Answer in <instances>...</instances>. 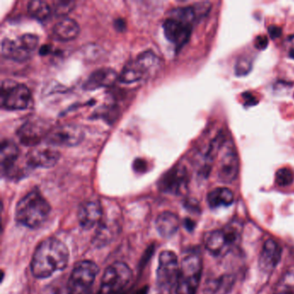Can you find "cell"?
I'll return each mask as SVG.
<instances>
[{
	"label": "cell",
	"mask_w": 294,
	"mask_h": 294,
	"mask_svg": "<svg viewBox=\"0 0 294 294\" xmlns=\"http://www.w3.org/2000/svg\"><path fill=\"white\" fill-rule=\"evenodd\" d=\"M188 174L187 168L175 166L164 174L159 182V188L164 193L179 195L187 190Z\"/></svg>",
	"instance_id": "obj_13"
},
{
	"label": "cell",
	"mask_w": 294,
	"mask_h": 294,
	"mask_svg": "<svg viewBox=\"0 0 294 294\" xmlns=\"http://www.w3.org/2000/svg\"><path fill=\"white\" fill-rule=\"evenodd\" d=\"M69 252L66 245L56 238H47L37 246L31 261L34 276L44 279L62 270L69 262Z\"/></svg>",
	"instance_id": "obj_1"
},
{
	"label": "cell",
	"mask_w": 294,
	"mask_h": 294,
	"mask_svg": "<svg viewBox=\"0 0 294 294\" xmlns=\"http://www.w3.org/2000/svg\"><path fill=\"white\" fill-rule=\"evenodd\" d=\"M131 279V270L127 264H111L103 275L98 294H125Z\"/></svg>",
	"instance_id": "obj_6"
},
{
	"label": "cell",
	"mask_w": 294,
	"mask_h": 294,
	"mask_svg": "<svg viewBox=\"0 0 294 294\" xmlns=\"http://www.w3.org/2000/svg\"><path fill=\"white\" fill-rule=\"evenodd\" d=\"M161 66L159 57L152 51H145L124 66L119 80L125 84L137 82L154 75Z\"/></svg>",
	"instance_id": "obj_3"
},
{
	"label": "cell",
	"mask_w": 294,
	"mask_h": 294,
	"mask_svg": "<svg viewBox=\"0 0 294 294\" xmlns=\"http://www.w3.org/2000/svg\"><path fill=\"white\" fill-rule=\"evenodd\" d=\"M117 233V227L110 223H104L99 226L95 236L96 246H104L110 242Z\"/></svg>",
	"instance_id": "obj_26"
},
{
	"label": "cell",
	"mask_w": 294,
	"mask_h": 294,
	"mask_svg": "<svg viewBox=\"0 0 294 294\" xmlns=\"http://www.w3.org/2000/svg\"><path fill=\"white\" fill-rule=\"evenodd\" d=\"M286 41H287V43L291 45V49H293L294 48V35L293 36H289L288 38L286 39Z\"/></svg>",
	"instance_id": "obj_37"
},
{
	"label": "cell",
	"mask_w": 294,
	"mask_h": 294,
	"mask_svg": "<svg viewBox=\"0 0 294 294\" xmlns=\"http://www.w3.org/2000/svg\"><path fill=\"white\" fill-rule=\"evenodd\" d=\"M53 12L57 16H65L75 8V2L74 1H55L53 3Z\"/></svg>",
	"instance_id": "obj_29"
},
{
	"label": "cell",
	"mask_w": 294,
	"mask_h": 294,
	"mask_svg": "<svg viewBox=\"0 0 294 294\" xmlns=\"http://www.w3.org/2000/svg\"><path fill=\"white\" fill-rule=\"evenodd\" d=\"M30 89L19 83L6 80L1 84V106L9 110H25L31 104Z\"/></svg>",
	"instance_id": "obj_8"
},
{
	"label": "cell",
	"mask_w": 294,
	"mask_h": 294,
	"mask_svg": "<svg viewBox=\"0 0 294 294\" xmlns=\"http://www.w3.org/2000/svg\"><path fill=\"white\" fill-rule=\"evenodd\" d=\"M103 209L97 201H87L80 206L78 212V220L84 230H90L101 221Z\"/></svg>",
	"instance_id": "obj_17"
},
{
	"label": "cell",
	"mask_w": 294,
	"mask_h": 294,
	"mask_svg": "<svg viewBox=\"0 0 294 294\" xmlns=\"http://www.w3.org/2000/svg\"><path fill=\"white\" fill-rule=\"evenodd\" d=\"M275 294H294V272L283 275L278 282Z\"/></svg>",
	"instance_id": "obj_27"
},
{
	"label": "cell",
	"mask_w": 294,
	"mask_h": 294,
	"mask_svg": "<svg viewBox=\"0 0 294 294\" xmlns=\"http://www.w3.org/2000/svg\"><path fill=\"white\" fill-rule=\"evenodd\" d=\"M84 139V132L76 124H62L50 129L46 138V143L59 147H75Z\"/></svg>",
	"instance_id": "obj_10"
},
{
	"label": "cell",
	"mask_w": 294,
	"mask_h": 294,
	"mask_svg": "<svg viewBox=\"0 0 294 294\" xmlns=\"http://www.w3.org/2000/svg\"><path fill=\"white\" fill-rule=\"evenodd\" d=\"M203 263L198 254H190L184 257L179 266L176 294H196L200 282Z\"/></svg>",
	"instance_id": "obj_4"
},
{
	"label": "cell",
	"mask_w": 294,
	"mask_h": 294,
	"mask_svg": "<svg viewBox=\"0 0 294 294\" xmlns=\"http://www.w3.org/2000/svg\"><path fill=\"white\" fill-rule=\"evenodd\" d=\"M50 129L41 122L30 121L25 123L17 131L19 140L25 146H36L43 138L46 139Z\"/></svg>",
	"instance_id": "obj_16"
},
{
	"label": "cell",
	"mask_w": 294,
	"mask_h": 294,
	"mask_svg": "<svg viewBox=\"0 0 294 294\" xmlns=\"http://www.w3.org/2000/svg\"><path fill=\"white\" fill-rule=\"evenodd\" d=\"M239 239L238 227L230 224L222 230L207 233L205 237V246L210 253L220 256L237 245Z\"/></svg>",
	"instance_id": "obj_9"
},
{
	"label": "cell",
	"mask_w": 294,
	"mask_h": 294,
	"mask_svg": "<svg viewBox=\"0 0 294 294\" xmlns=\"http://www.w3.org/2000/svg\"><path fill=\"white\" fill-rule=\"evenodd\" d=\"M28 12L38 21H45L51 16L53 10L46 1L33 0L28 4Z\"/></svg>",
	"instance_id": "obj_24"
},
{
	"label": "cell",
	"mask_w": 294,
	"mask_h": 294,
	"mask_svg": "<svg viewBox=\"0 0 294 294\" xmlns=\"http://www.w3.org/2000/svg\"><path fill=\"white\" fill-rule=\"evenodd\" d=\"M119 75L111 69H99L92 73L86 79L83 88L85 91H94L102 87H109L119 80Z\"/></svg>",
	"instance_id": "obj_19"
},
{
	"label": "cell",
	"mask_w": 294,
	"mask_h": 294,
	"mask_svg": "<svg viewBox=\"0 0 294 294\" xmlns=\"http://www.w3.org/2000/svg\"><path fill=\"white\" fill-rule=\"evenodd\" d=\"M19 157V149L17 146L10 141H4L0 149V166L3 175L12 177L14 168Z\"/></svg>",
	"instance_id": "obj_20"
},
{
	"label": "cell",
	"mask_w": 294,
	"mask_h": 294,
	"mask_svg": "<svg viewBox=\"0 0 294 294\" xmlns=\"http://www.w3.org/2000/svg\"><path fill=\"white\" fill-rule=\"evenodd\" d=\"M288 56L289 57L291 58V59H293L294 60V48L293 49H291L290 51H289Z\"/></svg>",
	"instance_id": "obj_39"
},
{
	"label": "cell",
	"mask_w": 294,
	"mask_h": 294,
	"mask_svg": "<svg viewBox=\"0 0 294 294\" xmlns=\"http://www.w3.org/2000/svg\"><path fill=\"white\" fill-rule=\"evenodd\" d=\"M267 46H268V38L267 36L261 35V36L256 37V40H255V47L257 50H265V49H267Z\"/></svg>",
	"instance_id": "obj_31"
},
{
	"label": "cell",
	"mask_w": 294,
	"mask_h": 294,
	"mask_svg": "<svg viewBox=\"0 0 294 294\" xmlns=\"http://www.w3.org/2000/svg\"><path fill=\"white\" fill-rule=\"evenodd\" d=\"M32 52L33 51L22 36L17 39L5 38L1 42V54L4 57L12 61L18 62L27 61Z\"/></svg>",
	"instance_id": "obj_14"
},
{
	"label": "cell",
	"mask_w": 294,
	"mask_h": 294,
	"mask_svg": "<svg viewBox=\"0 0 294 294\" xmlns=\"http://www.w3.org/2000/svg\"><path fill=\"white\" fill-rule=\"evenodd\" d=\"M155 225L157 231L162 237L170 238L179 230V217L173 212H163L157 217Z\"/></svg>",
	"instance_id": "obj_22"
},
{
	"label": "cell",
	"mask_w": 294,
	"mask_h": 294,
	"mask_svg": "<svg viewBox=\"0 0 294 294\" xmlns=\"http://www.w3.org/2000/svg\"><path fill=\"white\" fill-rule=\"evenodd\" d=\"M147 167H148V164L146 163V161L141 159V158L135 160L134 163H133V168H134V170L137 171L138 173H141V172H145Z\"/></svg>",
	"instance_id": "obj_33"
},
{
	"label": "cell",
	"mask_w": 294,
	"mask_h": 294,
	"mask_svg": "<svg viewBox=\"0 0 294 294\" xmlns=\"http://www.w3.org/2000/svg\"><path fill=\"white\" fill-rule=\"evenodd\" d=\"M163 28L166 38L177 49L183 47L189 41L193 31V25L172 17L164 21Z\"/></svg>",
	"instance_id": "obj_12"
},
{
	"label": "cell",
	"mask_w": 294,
	"mask_h": 294,
	"mask_svg": "<svg viewBox=\"0 0 294 294\" xmlns=\"http://www.w3.org/2000/svg\"><path fill=\"white\" fill-rule=\"evenodd\" d=\"M41 294H59L58 293V291L55 287H52V286H48L46 288L43 289V291L41 292Z\"/></svg>",
	"instance_id": "obj_36"
},
{
	"label": "cell",
	"mask_w": 294,
	"mask_h": 294,
	"mask_svg": "<svg viewBox=\"0 0 294 294\" xmlns=\"http://www.w3.org/2000/svg\"><path fill=\"white\" fill-rule=\"evenodd\" d=\"M148 292V287L146 286V287H143V288L141 289L139 291H137L135 294H147Z\"/></svg>",
	"instance_id": "obj_38"
},
{
	"label": "cell",
	"mask_w": 294,
	"mask_h": 294,
	"mask_svg": "<svg viewBox=\"0 0 294 294\" xmlns=\"http://www.w3.org/2000/svg\"><path fill=\"white\" fill-rule=\"evenodd\" d=\"M179 265L175 254L163 251L159 257L156 273L157 294H172L179 277Z\"/></svg>",
	"instance_id": "obj_5"
},
{
	"label": "cell",
	"mask_w": 294,
	"mask_h": 294,
	"mask_svg": "<svg viewBox=\"0 0 294 294\" xmlns=\"http://www.w3.org/2000/svg\"><path fill=\"white\" fill-rule=\"evenodd\" d=\"M232 278L228 275L210 281L206 286L205 294H224L231 289Z\"/></svg>",
	"instance_id": "obj_25"
},
{
	"label": "cell",
	"mask_w": 294,
	"mask_h": 294,
	"mask_svg": "<svg viewBox=\"0 0 294 294\" xmlns=\"http://www.w3.org/2000/svg\"><path fill=\"white\" fill-rule=\"evenodd\" d=\"M50 210L46 198L37 190H33L17 203L16 220L17 223L29 228H37L45 223Z\"/></svg>",
	"instance_id": "obj_2"
},
{
	"label": "cell",
	"mask_w": 294,
	"mask_h": 294,
	"mask_svg": "<svg viewBox=\"0 0 294 294\" xmlns=\"http://www.w3.org/2000/svg\"><path fill=\"white\" fill-rule=\"evenodd\" d=\"M242 99H244L245 105H248V106H252V105H257L258 103V99L256 96H254L253 94L247 92L242 94Z\"/></svg>",
	"instance_id": "obj_32"
},
{
	"label": "cell",
	"mask_w": 294,
	"mask_h": 294,
	"mask_svg": "<svg viewBox=\"0 0 294 294\" xmlns=\"http://www.w3.org/2000/svg\"><path fill=\"white\" fill-rule=\"evenodd\" d=\"M61 154L51 147H38L31 150L26 157L30 168H52L58 163Z\"/></svg>",
	"instance_id": "obj_15"
},
{
	"label": "cell",
	"mask_w": 294,
	"mask_h": 294,
	"mask_svg": "<svg viewBox=\"0 0 294 294\" xmlns=\"http://www.w3.org/2000/svg\"><path fill=\"white\" fill-rule=\"evenodd\" d=\"M275 182L279 187H288L293 182V173L289 168H281L275 174Z\"/></svg>",
	"instance_id": "obj_28"
},
{
	"label": "cell",
	"mask_w": 294,
	"mask_h": 294,
	"mask_svg": "<svg viewBox=\"0 0 294 294\" xmlns=\"http://www.w3.org/2000/svg\"><path fill=\"white\" fill-rule=\"evenodd\" d=\"M99 267L94 261L78 262L69 277L66 291L67 294H91Z\"/></svg>",
	"instance_id": "obj_7"
},
{
	"label": "cell",
	"mask_w": 294,
	"mask_h": 294,
	"mask_svg": "<svg viewBox=\"0 0 294 294\" xmlns=\"http://www.w3.org/2000/svg\"><path fill=\"white\" fill-rule=\"evenodd\" d=\"M252 62L247 57H241L235 66V73L237 76H243L251 71Z\"/></svg>",
	"instance_id": "obj_30"
},
{
	"label": "cell",
	"mask_w": 294,
	"mask_h": 294,
	"mask_svg": "<svg viewBox=\"0 0 294 294\" xmlns=\"http://www.w3.org/2000/svg\"><path fill=\"white\" fill-rule=\"evenodd\" d=\"M223 149L217 168V177L220 182L231 183L237 179L239 173V160L235 146L231 141L224 142Z\"/></svg>",
	"instance_id": "obj_11"
},
{
	"label": "cell",
	"mask_w": 294,
	"mask_h": 294,
	"mask_svg": "<svg viewBox=\"0 0 294 294\" xmlns=\"http://www.w3.org/2000/svg\"><path fill=\"white\" fill-rule=\"evenodd\" d=\"M281 247L274 240H267L259 257V267L264 273L272 272L281 261Z\"/></svg>",
	"instance_id": "obj_18"
},
{
	"label": "cell",
	"mask_w": 294,
	"mask_h": 294,
	"mask_svg": "<svg viewBox=\"0 0 294 294\" xmlns=\"http://www.w3.org/2000/svg\"><path fill=\"white\" fill-rule=\"evenodd\" d=\"M115 27L119 31H124V29H125V22L123 19L116 20Z\"/></svg>",
	"instance_id": "obj_35"
},
{
	"label": "cell",
	"mask_w": 294,
	"mask_h": 294,
	"mask_svg": "<svg viewBox=\"0 0 294 294\" xmlns=\"http://www.w3.org/2000/svg\"><path fill=\"white\" fill-rule=\"evenodd\" d=\"M80 31V25L78 22L67 17H62L53 28V33L61 41H71L76 38Z\"/></svg>",
	"instance_id": "obj_21"
},
{
	"label": "cell",
	"mask_w": 294,
	"mask_h": 294,
	"mask_svg": "<svg viewBox=\"0 0 294 294\" xmlns=\"http://www.w3.org/2000/svg\"><path fill=\"white\" fill-rule=\"evenodd\" d=\"M268 33H269L271 38L276 39L282 35V29L277 25H270L268 28Z\"/></svg>",
	"instance_id": "obj_34"
},
{
	"label": "cell",
	"mask_w": 294,
	"mask_h": 294,
	"mask_svg": "<svg viewBox=\"0 0 294 294\" xmlns=\"http://www.w3.org/2000/svg\"><path fill=\"white\" fill-rule=\"evenodd\" d=\"M207 201L212 208L229 207L233 203L234 194L229 188L218 187L210 192L207 196Z\"/></svg>",
	"instance_id": "obj_23"
}]
</instances>
